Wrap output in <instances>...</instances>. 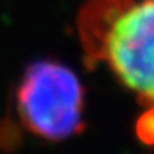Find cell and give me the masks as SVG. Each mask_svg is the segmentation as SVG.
Returning <instances> with one entry per match:
<instances>
[{
    "mask_svg": "<svg viewBox=\"0 0 154 154\" xmlns=\"http://www.w3.org/2000/svg\"><path fill=\"white\" fill-rule=\"evenodd\" d=\"M87 56L154 103V0H92L79 17Z\"/></svg>",
    "mask_w": 154,
    "mask_h": 154,
    "instance_id": "1",
    "label": "cell"
},
{
    "mask_svg": "<svg viewBox=\"0 0 154 154\" xmlns=\"http://www.w3.org/2000/svg\"><path fill=\"white\" fill-rule=\"evenodd\" d=\"M82 108V84L64 64L43 59L25 71L17 90V110L33 134L59 141L79 133Z\"/></svg>",
    "mask_w": 154,
    "mask_h": 154,
    "instance_id": "2",
    "label": "cell"
}]
</instances>
